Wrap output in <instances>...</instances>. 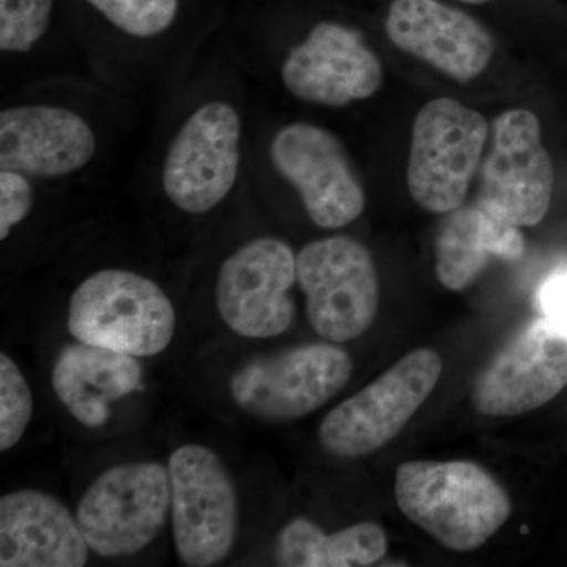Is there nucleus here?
<instances>
[{
    "instance_id": "nucleus-25",
    "label": "nucleus",
    "mask_w": 567,
    "mask_h": 567,
    "mask_svg": "<svg viewBox=\"0 0 567 567\" xmlns=\"http://www.w3.org/2000/svg\"><path fill=\"white\" fill-rule=\"evenodd\" d=\"M540 312L567 331V270L551 275L539 290Z\"/></svg>"
},
{
    "instance_id": "nucleus-6",
    "label": "nucleus",
    "mask_w": 567,
    "mask_h": 567,
    "mask_svg": "<svg viewBox=\"0 0 567 567\" xmlns=\"http://www.w3.org/2000/svg\"><path fill=\"white\" fill-rule=\"evenodd\" d=\"M169 516V470L153 461L104 470L76 507L82 535L102 558L140 554L159 536Z\"/></svg>"
},
{
    "instance_id": "nucleus-24",
    "label": "nucleus",
    "mask_w": 567,
    "mask_h": 567,
    "mask_svg": "<svg viewBox=\"0 0 567 567\" xmlns=\"http://www.w3.org/2000/svg\"><path fill=\"white\" fill-rule=\"evenodd\" d=\"M41 192L35 183L13 171L0 169V241L6 244L31 218Z\"/></svg>"
},
{
    "instance_id": "nucleus-18",
    "label": "nucleus",
    "mask_w": 567,
    "mask_h": 567,
    "mask_svg": "<svg viewBox=\"0 0 567 567\" xmlns=\"http://www.w3.org/2000/svg\"><path fill=\"white\" fill-rule=\"evenodd\" d=\"M140 358L76 341L65 346L52 365V390L78 423L107 424L111 405L142 388Z\"/></svg>"
},
{
    "instance_id": "nucleus-2",
    "label": "nucleus",
    "mask_w": 567,
    "mask_h": 567,
    "mask_svg": "<svg viewBox=\"0 0 567 567\" xmlns=\"http://www.w3.org/2000/svg\"><path fill=\"white\" fill-rule=\"evenodd\" d=\"M128 104L126 93L71 74L21 85L0 110V169L40 192L89 181L114 152Z\"/></svg>"
},
{
    "instance_id": "nucleus-23",
    "label": "nucleus",
    "mask_w": 567,
    "mask_h": 567,
    "mask_svg": "<svg viewBox=\"0 0 567 567\" xmlns=\"http://www.w3.org/2000/svg\"><path fill=\"white\" fill-rule=\"evenodd\" d=\"M33 416L31 385L20 365L6 352L0 353V451L18 445Z\"/></svg>"
},
{
    "instance_id": "nucleus-21",
    "label": "nucleus",
    "mask_w": 567,
    "mask_h": 567,
    "mask_svg": "<svg viewBox=\"0 0 567 567\" xmlns=\"http://www.w3.org/2000/svg\"><path fill=\"white\" fill-rule=\"evenodd\" d=\"M388 536L374 522L324 533L308 518H295L279 533L275 558L286 567L374 566L385 558Z\"/></svg>"
},
{
    "instance_id": "nucleus-10",
    "label": "nucleus",
    "mask_w": 567,
    "mask_h": 567,
    "mask_svg": "<svg viewBox=\"0 0 567 567\" xmlns=\"http://www.w3.org/2000/svg\"><path fill=\"white\" fill-rule=\"evenodd\" d=\"M171 522L182 565H221L238 532V495L229 470L212 447L178 446L167 461Z\"/></svg>"
},
{
    "instance_id": "nucleus-14",
    "label": "nucleus",
    "mask_w": 567,
    "mask_h": 567,
    "mask_svg": "<svg viewBox=\"0 0 567 567\" xmlns=\"http://www.w3.org/2000/svg\"><path fill=\"white\" fill-rule=\"evenodd\" d=\"M278 74L297 102L330 110L371 99L385 80L364 37L336 21L317 22L303 40L287 48Z\"/></svg>"
},
{
    "instance_id": "nucleus-5",
    "label": "nucleus",
    "mask_w": 567,
    "mask_h": 567,
    "mask_svg": "<svg viewBox=\"0 0 567 567\" xmlns=\"http://www.w3.org/2000/svg\"><path fill=\"white\" fill-rule=\"evenodd\" d=\"M443 361L431 349L413 350L323 417L319 442L339 458L371 456L401 434L442 377Z\"/></svg>"
},
{
    "instance_id": "nucleus-12",
    "label": "nucleus",
    "mask_w": 567,
    "mask_h": 567,
    "mask_svg": "<svg viewBox=\"0 0 567 567\" xmlns=\"http://www.w3.org/2000/svg\"><path fill=\"white\" fill-rule=\"evenodd\" d=\"M297 254L274 235H257L223 257L215 275L216 311L233 333L278 338L293 322Z\"/></svg>"
},
{
    "instance_id": "nucleus-19",
    "label": "nucleus",
    "mask_w": 567,
    "mask_h": 567,
    "mask_svg": "<svg viewBox=\"0 0 567 567\" xmlns=\"http://www.w3.org/2000/svg\"><path fill=\"white\" fill-rule=\"evenodd\" d=\"M123 43L115 91L133 95L145 84L171 73L158 44L181 14L182 0H84Z\"/></svg>"
},
{
    "instance_id": "nucleus-1",
    "label": "nucleus",
    "mask_w": 567,
    "mask_h": 567,
    "mask_svg": "<svg viewBox=\"0 0 567 567\" xmlns=\"http://www.w3.org/2000/svg\"><path fill=\"white\" fill-rule=\"evenodd\" d=\"M171 96L142 183L183 218H207L248 183V104L240 65L212 51Z\"/></svg>"
},
{
    "instance_id": "nucleus-16",
    "label": "nucleus",
    "mask_w": 567,
    "mask_h": 567,
    "mask_svg": "<svg viewBox=\"0 0 567 567\" xmlns=\"http://www.w3.org/2000/svg\"><path fill=\"white\" fill-rule=\"evenodd\" d=\"M386 33L395 48L461 84L483 74L495 50L480 21L439 0H393Z\"/></svg>"
},
{
    "instance_id": "nucleus-9",
    "label": "nucleus",
    "mask_w": 567,
    "mask_h": 567,
    "mask_svg": "<svg viewBox=\"0 0 567 567\" xmlns=\"http://www.w3.org/2000/svg\"><path fill=\"white\" fill-rule=\"evenodd\" d=\"M352 358L341 347L317 342L252 358L230 377L235 405L265 423L311 415L349 383Z\"/></svg>"
},
{
    "instance_id": "nucleus-4",
    "label": "nucleus",
    "mask_w": 567,
    "mask_h": 567,
    "mask_svg": "<svg viewBox=\"0 0 567 567\" xmlns=\"http://www.w3.org/2000/svg\"><path fill=\"white\" fill-rule=\"evenodd\" d=\"M66 327L74 341L152 358L173 344L177 312L162 284L134 268L111 265L74 287Z\"/></svg>"
},
{
    "instance_id": "nucleus-17",
    "label": "nucleus",
    "mask_w": 567,
    "mask_h": 567,
    "mask_svg": "<svg viewBox=\"0 0 567 567\" xmlns=\"http://www.w3.org/2000/svg\"><path fill=\"white\" fill-rule=\"evenodd\" d=\"M91 547L76 514L39 488H20L0 498V566L82 567Z\"/></svg>"
},
{
    "instance_id": "nucleus-26",
    "label": "nucleus",
    "mask_w": 567,
    "mask_h": 567,
    "mask_svg": "<svg viewBox=\"0 0 567 567\" xmlns=\"http://www.w3.org/2000/svg\"><path fill=\"white\" fill-rule=\"evenodd\" d=\"M461 2H465V3H486V2H492V0H461Z\"/></svg>"
},
{
    "instance_id": "nucleus-11",
    "label": "nucleus",
    "mask_w": 567,
    "mask_h": 567,
    "mask_svg": "<svg viewBox=\"0 0 567 567\" xmlns=\"http://www.w3.org/2000/svg\"><path fill=\"white\" fill-rule=\"evenodd\" d=\"M267 158L320 229H342L363 215V183L344 142L330 130L311 122L286 123L271 134Z\"/></svg>"
},
{
    "instance_id": "nucleus-22",
    "label": "nucleus",
    "mask_w": 567,
    "mask_h": 567,
    "mask_svg": "<svg viewBox=\"0 0 567 567\" xmlns=\"http://www.w3.org/2000/svg\"><path fill=\"white\" fill-rule=\"evenodd\" d=\"M55 0H0V58L3 71H25L39 61Z\"/></svg>"
},
{
    "instance_id": "nucleus-3",
    "label": "nucleus",
    "mask_w": 567,
    "mask_h": 567,
    "mask_svg": "<svg viewBox=\"0 0 567 567\" xmlns=\"http://www.w3.org/2000/svg\"><path fill=\"white\" fill-rule=\"evenodd\" d=\"M394 494L412 524L458 554L484 546L513 513L505 487L475 462H405Z\"/></svg>"
},
{
    "instance_id": "nucleus-13",
    "label": "nucleus",
    "mask_w": 567,
    "mask_h": 567,
    "mask_svg": "<svg viewBox=\"0 0 567 567\" xmlns=\"http://www.w3.org/2000/svg\"><path fill=\"white\" fill-rule=\"evenodd\" d=\"M491 133L477 169L475 204L518 229L537 226L550 208L555 183L539 118L528 110L505 111Z\"/></svg>"
},
{
    "instance_id": "nucleus-7",
    "label": "nucleus",
    "mask_w": 567,
    "mask_h": 567,
    "mask_svg": "<svg viewBox=\"0 0 567 567\" xmlns=\"http://www.w3.org/2000/svg\"><path fill=\"white\" fill-rule=\"evenodd\" d=\"M483 114L451 99L421 107L412 128L406 185L425 212L446 215L464 205L486 153Z\"/></svg>"
},
{
    "instance_id": "nucleus-8",
    "label": "nucleus",
    "mask_w": 567,
    "mask_h": 567,
    "mask_svg": "<svg viewBox=\"0 0 567 567\" xmlns=\"http://www.w3.org/2000/svg\"><path fill=\"white\" fill-rule=\"evenodd\" d=\"M297 284L317 334L334 344L360 338L374 323L380 282L374 257L349 235L309 241L297 254Z\"/></svg>"
},
{
    "instance_id": "nucleus-20",
    "label": "nucleus",
    "mask_w": 567,
    "mask_h": 567,
    "mask_svg": "<svg viewBox=\"0 0 567 567\" xmlns=\"http://www.w3.org/2000/svg\"><path fill=\"white\" fill-rule=\"evenodd\" d=\"M446 215L435 248V274L445 289L462 292L475 284L492 260L524 256L525 240L518 227L498 221L475 203Z\"/></svg>"
},
{
    "instance_id": "nucleus-15",
    "label": "nucleus",
    "mask_w": 567,
    "mask_h": 567,
    "mask_svg": "<svg viewBox=\"0 0 567 567\" xmlns=\"http://www.w3.org/2000/svg\"><path fill=\"white\" fill-rule=\"evenodd\" d=\"M567 385V331L547 317L533 320L477 377L473 404L486 416H518L546 405Z\"/></svg>"
}]
</instances>
